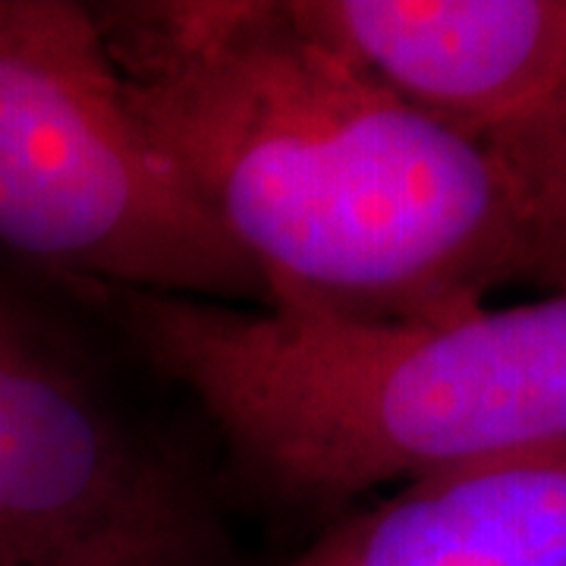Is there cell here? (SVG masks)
<instances>
[{
  "label": "cell",
  "instance_id": "6da1fadb",
  "mask_svg": "<svg viewBox=\"0 0 566 566\" xmlns=\"http://www.w3.org/2000/svg\"><path fill=\"white\" fill-rule=\"evenodd\" d=\"M136 117L259 271L312 322H444L526 281L482 142L394 102L283 0L92 7Z\"/></svg>",
  "mask_w": 566,
  "mask_h": 566
},
{
  "label": "cell",
  "instance_id": "7a4b0ae2",
  "mask_svg": "<svg viewBox=\"0 0 566 566\" xmlns=\"http://www.w3.org/2000/svg\"><path fill=\"white\" fill-rule=\"evenodd\" d=\"M95 293L286 506L337 510L447 465L566 444V293L419 324Z\"/></svg>",
  "mask_w": 566,
  "mask_h": 566
},
{
  "label": "cell",
  "instance_id": "3957f363",
  "mask_svg": "<svg viewBox=\"0 0 566 566\" xmlns=\"http://www.w3.org/2000/svg\"><path fill=\"white\" fill-rule=\"evenodd\" d=\"M0 243L85 290L271 308L73 0H0Z\"/></svg>",
  "mask_w": 566,
  "mask_h": 566
},
{
  "label": "cell",
  "instance_id": "277c9868",
  "mask_svg": "<svg viewBox=\"0 0 566 566\" xmlns=\"http://www.w3.org/2000/svg\"><path fill=\"white\" fill-rule=\"evenodd\" d=\"M283 3L363 80L472 142L535 111L566 70V0Z\"/></svg>",
  "mask_w": 566,
  "mask_h": 566
},
{
  "label": "cell",
  "instance_id": "5b68a950",
  "mask_svg": "<svg viewBox=\"0 0 566 566\" xmlns=\"http://www.w3.org/2000/svg\"><path fill=\"white\" fill-rule=\"evenodd\" d=\"M155 457L63 365L0 344V566H57Z\"/></svg>",
  "mask_w": 566,
  "mask_h": 566
},
{
  "label": "cell",
  "instance_id": "8992f818",
  "mask_svg": "<svg viewBox=\"0 0 566 566\" xmlns=\"http://www.w3.org/2000/svg\"><path fill=\"white\" fill-rule=\"evenodd\" d=\"M283 566H566V444L409 479Z\"/></svg>",
  "mask_w": 566,
  "mask_h": 566
},
{
  "label": "cell",
  "instance_id": "52a82bcc",
  "mask_svg": "<svg viewBox=\"0 0 566 566\" xmlns=\"http://www.w3.org/2000/svg\"><path fill=\"white\" fill-rule=\"evenodd\" d=\"M57 566H237L218 516L177 465L151 460L136 491Z\"/></svg>",
  "mask_w": 566,
  "mask_h": 566
},
{
  "label": "cell",
  "instance_id": "ba28073f",
  "mask_svg": "<svg viewBox=\"0 0 566 566\" xmlns=\"http://www.w3.org/2000/svg\"><path fill=\"white\" fill-rule=\"evenodd\" d=\"M482 145L520 221L526 281L566 293V70L545 102Z\"/></svg>",
  "mask_w": 566,
  "mask_h": 566
},
{
  "label": "cell",
  "instance_id": "9c48e42d",
  "mask_svg": "<svg viewBox=\"0 0 566 566\" xmlns=\"http://www.w3.org/2000/svg\"><path fill=\"white\" fill-rule=\"evenodd\" d=\"M10 337H17V334H13V327L7 324V318L0 315V344H3V340H10Z\"/></svg>",
  "mask_w": 566,
  "mask_h": 566
}]
</instances>
